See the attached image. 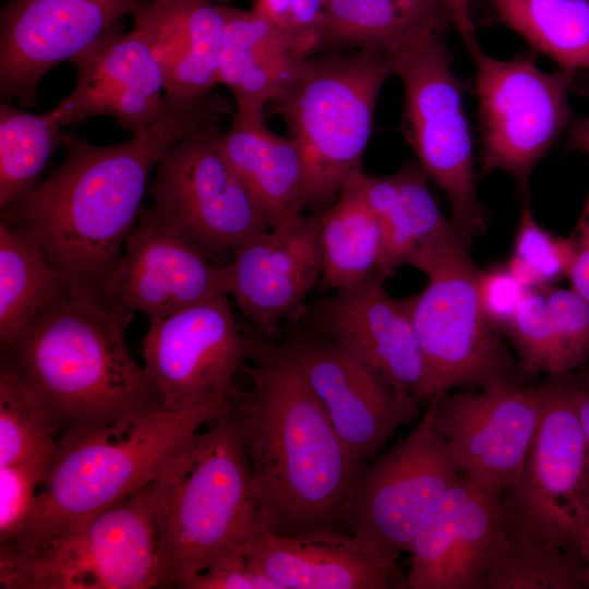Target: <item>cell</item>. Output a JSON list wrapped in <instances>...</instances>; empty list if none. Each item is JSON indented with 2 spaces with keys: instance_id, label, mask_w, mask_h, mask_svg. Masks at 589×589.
Instances as JSON below:
<instances>
[{
  "instance_id": "e0dca14e",
  "label": "cell",
  "mask_w": 589,
  "mask_h": 589,
  "mask_svg": "<svg viewBox=\"0 0 589 589\" xmlns=\"http://www.w3.org/2000/svg\"><path fill=\"white\" fill-rule=\"evenodd\" d=\"M152 0H8L0 14V93L36 105L41 79Z\"/></svg>"
},
{
  "instance_id": "ee69618b",
  "label": "cell",
  "mask_w": 589,
  "mask_h": 589,
  "mask_svg": "<svg viewBox=\"0 0 589 589\" xmlns=\"http://www.w3.org/2000/svg\"><path fill=\"white\" fill-rule=\"evenodd\" d=\"M447 2L452 12L453 26L466 47L477 44L476 27L471 16V0H447Z\"/></svg>"
},
{
  "instance_id": "b9f144b4",
  "label": "cell",
  "mask_w": 589,
  "mask_h": 589,
  "mask_svg": "<svg viewBox=\"0 0 589 589\" xmlns=\"http://www.w3.org/2000/svg\"><path fill=\"white\" fill-rule=\"evenodd\" d=\"M572 239L574 257L567 278L570 288L589 303V189Z\"/></svg>"
},
{
  "instance_id": "8d00e7d4",
  "label": "cell",
  "mask_w": 589,
  "mask_h": 589,
  "mask_svg": "<svg viewBox=\"0 0 589 589\" xmlns=\"http://www.w3.org/2000/svg\"><path fill=\"white\" fill-rule=\"evenodd\" d=\"M53 456L0 467V543L13 540L24 529Z\"/></svg>"
},
{
  "instance_id": "9a60e30c",
  "label": "cell",
  "mask_w": 589,
  "mask_h": 589,
  "mask_svg": "<svg viewBox=\"0 0 589 589\" xmlns=\"http://www.w3.org/2000/svg\"><path fill=\"white\" fill-rule=\"evenodd\" d=\"M217 294H228L224 265H215L152 205L141 211L100 301L129 323L140 312L149 324Z\"/></svg>"
},
{
  "instance_id": "7402d4cb",
  "label": "cell",
  "mask_w": 589,
  "mask_h": 589,
  "mask_svg": "<svg viewBox=\"0 0 589 589\" xmlns=\"http://www.w3.org/2000/svg\"><path fill=\"white\" fill-rule=\"evenodd\" d=\"M70 62L75 86L49 111L62 127L108 116L133 132L160 113L164 73L137 27L124 32L119 23Z\"/></svg>"
},
{
  "instance_id": "4316f807",
  "label": "cell",
  "mask_w": 589,
  "mask_h": 589,
  "mask_svg": "<svg viewBox=\"0 0 589 589\" xmlns=\"http://www.w3.org/2000/svg\"><path fill=\"white\" fill-rule=\"evenodd\" d=\"M450 26L447 0H327L318 51L354 47L389 56Z\"/></svg>"
},
{
  "instance_id": "52a82bcc",
  "label": "cell",
  "mask_w": 589,
  "mask_h": 589,
  "mask_svg": "<svg viewBox=\"0 0 589 589\" xmlns=\"http://www.w3.org/2000/svg\"><path fill=\"white\" fill-rule=\"evenodd\" d=\"M409 264L426 276L425 287L409 297L425 366L420 402L456 388L522 384L518 359L482 310L481 269L454 226L422 245Z\"/></svg>"
},
{
  "instance_id": "ac0fdd59",
  "label": "cell",
  "mask_w": 589,
  "mask_h": 589,
  "mask_svg": "<svg viewBox=\"0 0 589 589\" xmlns=\"http://www.w3.org/2000/svg\"><path fill=\"white\" fill-rule=\"evenodd\" d=\"M387 278L377 269L320 299L305 314L312 332L359 359L398 397L420 402L425 366L410 300L392 297Z\"/></svg>"
},
{
  "instance_id": "cb8c5ba5",
  "label": "cell",
  "mask_w": 589,
  "mask_h": 589,
  "mask_svg": "<svg viewBox=\"0 0 589 589\" xmlns=\"http://www.w3.org/2000/svg\"><path fill=\"white\" fill-rule=\"evenodd\" d=\"M134 19L165 80V94L203 96L218 82L227 7L214 0H152Z\"/></svg>"
},
{
  "instance_id": "3957f363",
  "label": "cell",
  "mask_w": 589,
  "mask_h": 589,
  "mask_svg": "<svg viewBox=\"0 0 589 589\" xmlns=\"http://www.w3.org/2000/svg\"><path fill=\"white\" fill-rule=\"evenodd\" d=\"M129 322L72 292L1 347L11 376L60 431L94 430L164 408L130 353Z\"/></svg>"
},
{
  "instance_id": "7c38bea8",
  "label": "cell",
  "mask_w": 589,
  "mask_h": 589,
  "mask_svg": "<svg viewBox=\"0 0 589 589\" xmlns=\"http://www.w3.org/2000/svg\"><path fill=\"white\" fill-rule=\"evenodd\" d=\"M220 128L196 132L159 160L153 205L214 259L272 227L265 209L219 148Z\"/></svg>"
},
{
  "instance_id": "30bf717a",
  "label": "cell",
  "mask_w": 589,
  "mask_h": 589,
  "mask_svg": "<svg viewBox=\"0 0 589 589\" xmlns=\"http://www.w3.org/2000/svg\"><path fill=\"white\" fill-rule=\"evenodd\" d=\"M467 49L476 72L481 170L505 171L526 191L536 166L574 120L576 73L543 71L531 53L500 59L479 43Z\"/></svg>"
},
{
  "instance_id": "e575fe53",
  "label": "cell",
  "mask_w": 589,
  "mask_h": 589,
  "mask_svg": "<svg viewBox=\"0 0 589 589\" xmlns=\"http://www.w3.org/2000/svg\"><path fill=\"white\" fill-rule=\"evenodd\" d=\"M574 257L572 237H556L536 220L525 203L507 267L527 290H543L567 277Z\"/></svg>"
},
{
  "instance_id": "6da1fadb",
  "label": "cell",
  "mask_w": 589,
  "mask_h": 589,
  "mask_svg": "<svg viewBox=\"0 0 589 589\" xmlns=\"http://www.w3.org/2000/svg\"><path fill=\"white\" fill-rule=\"evenodd\" d=\"M235 110L215 91L193 98L165 94L160 113L125 141L100 146L72 135L63 161L2 207L1 223L33 240L74 292L103 306V286L140 217L153 169L176 144L219 128Z\"/></svg>"
},
{
  "instance_id": "74e56055",
  "label": "cell",
  "mask_w": 589,
  "mask_h": 589,
  "mask_svg": "<svg viewBox=\"0 0 589 589\" xmlns=\"http://www.w3.org/2000/svg\"><path fill=\"white\" fill-rule=\"evenodd\" d=\"M564 374L589 362V303L572 288L543 289Z\"/></svg>"
},
{
  "instance_id": "7bdbcfd3",
  "label": "cell",
  "mask_w": 589,
  "mask_h": 589,
  "mask_svg": "<svg viewBox=\"0 0 589 589\" xmlns=\"http://www.w3.org/2000/svg\"><path fill=\"white\" fill-rule=\"evenodd\" d=\"M567 375L587 445V476L589 482V362Z\"/></svg>"
},
{
  "instance_id": "836d02e7",
  "label": "cell",
  "mask_w": 589,
  "mask_h": 589,
  "mask_svg": "<svg viewBox=\"0 0 589 589\" xmlns=\"http://www.w3.org/2000/svg\"><path fill=\"white\" fill-rule=\"evenodd\" d=\"M59 437L49 414L0 370V467L53 456Z\"/></svg>"
},
{
  "instance_id": "603a6c76",
  "label": "cell",
  "mask_w": 589,
  "mask_h": 589,
  "mask_svg": "<svg viewBox=\"0 0 589 589\" xmlns=\"http://www.w3.org/2000/svg\"><path fill=\"white\" fill-rule=\"evenodd\" d=\"M278 589H387L401 587L390 565L344 530L289 534L262 525L241 546Z\"/></svg>"
},
{
  "instance_id": "f35d334b",
  "label": "cell",
  "mask_w": 589,
  "mask_h": 589,
  "mask_svg": "<svg viewBox=\"0 0 589 589\" xmlns=\"http://www.w3.org/2000/svg\"><path fill=\"white\" fill-rule=\"evenodd\" d=\"M327 0H254L253 10L290 37L305 56L318 51Z\"/></svg>"
},
{
  "instance_id": "8fae6325",
  "label": "cell",
  "mask_w": 589,
  "mask_h": 589,
  "mask_svg": "<svg viewBox=\"0 0 589 589\" xmlns=\"http://www.w3.org/2000/svg\"><path fill=\"white\" fill-rule=\"evenodd\" d=\"M459 474L429 407L404 440L358 471L342 529L382 561L397 565Z\"/></svg>"
},
{
  "instance_id": "d6986e66",
  "label": "cell",
  "mask_w": 589,
  "mask_h": 589,
  "mask_svg": "<svg viewBox=\"0 0 589 589\" xmlns=\"http://www.w3.org/2000/svg\"><path fill=\"white\" fill-rule=\"evenodd\" d=\"M227 293L261 336L275 339L283 321L305 314L322 276L318 213L301 214L253 237L224 264Z\"/></svg>"
},
{
  "instance_id": "bcb514c9",
  "label": "cell",
  "mask_w": 589,
  "mask_h": 589,
  "mask_svg": "<svg viewBox=\"0 0 589 589\" xmlns=\"http://www.w3.org/2000/svg\"><path fill=\"white\" fill-rule=\"evenodd\" d=\"M574 541L585 568L586 581L589 588V522L578 529L574 537Z\"/></svg>"
},
{
  "instance_id": "277c9868",
  "label": "cell",
  "mask_w": 589,
  "mask_h": 589,
  "mask_svg": "<svg viewBox=\"0 0 589 589\" xmlns=\"http://www.w3.org/2000/svg\"><path fill=\"white\" fill-rule=\"evenodd\" d=\"M160 587L180 588L261 525L251 474L230 412L181 443L149 483Z\"/></svg>"
},
{
  "instance_id": "60d3db41",
  "label": "cell",
  "mask_w": 589,
  "mask_h": 589,
  "mask_svg": "<svg viewBox=\"0 0 589 589\" xmlns=\"http://www.w3.org/2000/svg\"><path fill=\"white\" fill-rule=\"evenodd\" d=\"M478 294L489 322L504 332L528 291L513 275L507 265L480 271Z\"/></svg>"
},
{
  "instance_id": "9c48e42d",
  "label": "cell",
  "mask_w": 589,
  "mask_h": 589,
  "mask_svg": "<svg viewBox=\"0 0 589 589\" xmlns=\"http://www.w3.org/2000/svg\"><path fill=\"white\" fill-rule=\"evenodd\" d=\"M404 87L402 127L418 164L447 197L450 223L469 243L486 226L477 187L472 134L444 34L389 55Z\"/></svg>"
},
{
  "instance_id": "83f0119b",
  "label": "cell",
  "mask_w": 589,
  "mask_h": 589,
  "mask_svg": "<svg viewBox=\"0 0 589 589\" xmlns=\"http://www.w3.org/2000/svg\"><path fill=\"white\" fill-rule=\"evenodd\" d=\"M359 184L374 211L382 232L378 271L386 276L425 243L453 225L442 214L429 188V177L418 163H409L389 176L361 170Z\"/></svg>"
},
{
  "instance_id": "484cf974",
  "label": "cell",
  "mask_w": 589,
  "mask_h": 589,
  "mask_svg": "<svg viewBox=\"0 0 589 589\" xmlns=\"http://www.w3.org/2000/svg\"><path fill=\"white\" fill-rule=\"evenodd\" d=\"M308 56L287 35L252 10L227 7L218 82L232 93L236 111L265 108Z\"/></svg>"
},
{
  "instance_id": "f1b7e54d",
  "label": "cell",
  "mask_w": 589,
  "mask_h": 589,
  "mask_svg": "<svg viewBox=\"0 0 589 589\" xmlns=\"http://www.w3.org/2000/svg\"><path fill=\"white\" fill-rule=\"evenodd\" d=\"M358 173L344 184L329 206L317 212L322 257L318 286L323 291L350 287L378 269L381 227Z\"/></svg>"
},
{
  "instance_id": "2e32d148",
  "label": "cell",
  "mask_w": 589,
  "mask_h": 589,
  "mask_svg": "<svg viewBox=\"0 0 589 589\" xmlns=\"http://www.w3.org/2000/svg\"><path fill=\"white\" fill-rule=\"evenodd\" d=\"M430 408L462 476L506 493L518 486L541 417L540 386L506 383L447 392Z\"/></svg>"
},
{
  "instance_id": "8992f818",
  "label": "cell",
  "mask_w": 589,
  "mask_h": 589,
  "mask_svg": "<svg viewBox=\"0 0 589 589\" xmlns=\"http://www.w3.org/2000/svg\"><path fill=\"white\" fill-rule=\"evenodd\" d=\"M393 75L390 57L381 51L311 55L272 101L303 158L306 211L329 206L363 170L377 97Z\"/></svg>"
},
{
  "instance_id": "5b68a950",
  "label": "cell",
  "mask_w": 589,
  "mask_h": 589,
  "mask_svg": "<svg viewBox=\"0 0 589 589\" xmlns=\"http://www.w3.org/2000/svg\"><path fill=\"white\" fill-rule=\"evenodd\" d=\"M232 405L230 399L216 398L61 434L24 529L5 543L76 524L137 492L181 443L227 416Z\"/></svg>"
},
{
  "instance_id": "1f68e13d",
  "label": "cell",
  "mask_w": 589,
  "mask_h": 589,
  "mask_svg": "<svg viewBox=\"0 0 589 589\" xmlns=\"http://www.w3.org/2000/svg\"><path fill=\"white\" fill-rule=\"evenodd\" d=\"M504 25L576 73L589 70V0H489Z\"/></svg>"
},
{
  "instance_id": "5bb4252c",
  "label": "cell",
  "mask_w": 589,
  "mask_h": 589,
  "mask_svg": "<svg viewBox=\"0 0 589 589\" xmlns=\"http://www.w3.org/2000/svg\"><path fill=\"white\" fill-rule=\"evenodd\" d=\"M542 411L518 486L506 493L514 516L540 537L575 549L589 522L587 445L568 375L540 386Z\"/></svg>"
},
{
  "instance_id": "f546056e",
  "label": "cell",
  "mask_w": 589,
  "mask_h": 589,
  "mask_svg": "<svg viewBox=\"0 0 589 589\" xmlns=\"http://www.w3.org/2000/svg\"><path fill=\"white\" fill-rule=\"evenodd\" d=\"M74 292L43 250L0 223V346L12 341L45 309Z\"/></svg>"
},
{
  "instance_id": "4fadbf2b",
  "label": "cell",
  "mask_w": 589,
  "mask_h": 589,
  "mask_svg": "<svg viewBox=\"0 0 589 589\" xmlns=\"http://www.w3.org/2000/svg\"><path fill=\"white\" fill-rule=\"evenodd\" d=\"M255 330L235 317L228 294H217L149 323L144 369L164 408L236 400L235 375L251 360Z\"/></svg>"
},
{
  "instance_id": "ba28073f",
  "label": "cell",
  "mask_w": 589,
  "mask_h": 589,
  "mask_svg": "<svg viewBox=\"0 0 589 589\" xmlns=\"http://www.w3.org/2000/svg\"><path fill=\"white\" fill-rule=\"evenodd\" d=\"M149 483L87 519L0 544V587H160L159 541Z\"/></svg>"
},
{
  "instance_id": "7a4b0ae2",
  "label": "cell",
  "mask_w": 589,
  "mask_h": 589,
  "mask_svg": "<svg viewBox=\"0 0 589 589\" xmlns=\"http://www.w3.org/2000/svg\"><path fill=\"white\" fill-rule=\"evenodd\" d=\"M252 389L239 394L231 414L247 455L261 525L273 532L342 529L347 501L360 470L337 435L288 340L256 333ZM345 531V530H344Z\"/></svg>"
},
{
  "instance_id": "d590c367",
  "label": "cell",
  "mask_w": 589,
  "mask_h": 589,
  "mask_svg": "<svg viewBox=\"0 0 589 589\" xmlns=\"http://www.w3.org/2000/svg\"><path fill=\"white\" fill-rule=\"evenodd\" d=\"M525 374L564 375L543 290H528L505 327Z\"/></svg>"
},
{
  "instance_id": "ffe728a7",
  "label": "cell",
  "mask_w": 589,
  "mask_h": 589,
  "mask_svg": "<svg viewBox=\"0 0 589 589\" xmlns=\"http://www.w3.org/2000/svg\"><path fill=\"white\" fill-rule=\"evenodd\" d=\"M506 513V492L460 473L411 543L406 588L483 589Z\"/></svg>"
},
{
  "instance_id": "ab89813d",
  "label": "cell",
  "mask_w": 589,
  "mask_h": 589,
  "mask_svg": "<svg viewBox=\"0 0 589 589\" xmlns=\"http://www.w3.org/2000/svg\"><path fill=\"white\" fill-rule=\"evenodd\" d=\"M183 589H278L240 549L228 551L187 579Z\"/></svg>"
},
{
  "instance_id": "d4e9b609",
  "label": "cell",
  "mask_w": 589,
  "mask_h": 589,
  "mask_svg": "<svg viewBox=\"0 0 589 589\" xmlns=\"http://www.w3.org/2000/svg\"><path fill=\"white\" fill-rule=\"evenodd\" d=\"M218 144L265 209L272 227L306 211V178L301 153L289 135L268 128L265 108L235 111Z\"/></svg>"
},
{
  "instance_id": "f6af8a7d",
  "label": "cell",
  "mask_w": 589,
  "mask_h": 589,
  "mask_svg": "<svg viewBox=\"0 0 589 589\" xmlns=\"http://www.w3.org/2000/svg\"><path fill=\"white\" fill-rule=\"evenodd\" d=\"M567 132L569 148L589 157V113L574 118Z\"/></svg>"
},
{
  "instance_id": "d6a6232c",
  "label": "cell",
  "mask_w": 589,
  "mask_h": 589,
  "mask_svg": "<svg viewBox=\"0 0 589 589\" xmlns=\"http://www.w3.org/2000/svg\"><path fill=\"white\" fill-rule=\"evenodd\" d=\"M72 135L49 111L36 115L8 103L0 106V206L33 190L51 155Z\"/></svg>"
},
{
  "instance_id": "44dd1931",
  "label": "cell",
  "mask_w": 589,
  "mask_h": 589,
  "mask_svg": "<svg viewBox=\"0 0 589 589\" xmlns=\"http://www.w3.org/2000/svg\"><path fill=\"white\" fill-rule=\"evenodd\" d=\"M349 456L361 469L401 425L419 401L402 399L370 368L314 332L287 339Z\"/></svg>"
},
{
  "instance_id": "4dcf8cb0",
  "label": "cell",
  "mask_w": 589,
  "mask_h": 589,
  "mask_svg": "<svg viewBox=\"0 0 589 589\" xmlns=\"http://www.w3.org/2000/svg\"><path fill=\"white\" fill-rule=\"evenodd\" d=\"M507 498V496H506ZM588 588L577 550L549 541L507 513L483 589Z\"/></svg>"
}]
</instances>
